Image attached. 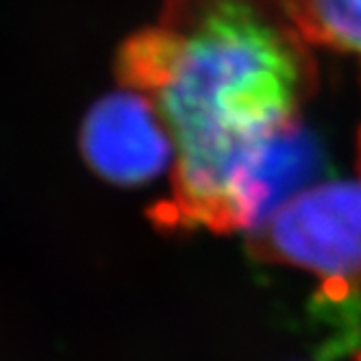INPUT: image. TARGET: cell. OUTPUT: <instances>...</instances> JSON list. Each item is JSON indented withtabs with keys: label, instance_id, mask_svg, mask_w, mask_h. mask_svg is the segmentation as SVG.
Returning a JSON list of instances; mask_svg holds the SVG:
<instances>
[{
	"label": "cell",
	"instance_id": "obj_1",
	"mask_svg": "<svg viewBox=\"0 0 361 361\" xmlns=\"http://www.w3.org/2000/svg\"><path fill=\"white\" fill-rule=\"evenodd\" d=\"M116 72L172 133L174 218L214 231L231 176L300 116L318 79L283 0H168L157 27L120 48Z\"/></svg>",
	"mask_w": 361,
	"mask_h": 361
},
{
	"label": "cell",
	"instance_id": "obj_2",
	"mask_svg": "<svg viewBox=\"0 0 361 361\" xmlns=\"http://www.w3.org/2000/svg\"><path fill=\"white\" fill-rule=\"evenodd\" d=\"M250 248L322 276V302L353 314L361 307V180H326L283 207Z\"/></svg>",
	"mask_w": 361,
	"mask_h": 361
},
{
	"label": "cell",
	"instance_id": "obj_3",
	"mask_svg": "<svg viewBox=\"0 0 361 361\" xmlns=\"http://www.w3.org/2000/svg\"><path fill=\"white\" fill-rule=\"evenodd\" d=\"M329 174L322 142L296 118L257 146L231 176L218 231L259 235L270 220Z\"/></svg>",
	"mask_w": 361,
	"mask_h": 361
},
{
	"label": "cell",
	"instance_id": "obj_4",
	"mask_svg": "<svg viewBox=\"0 0 361 361\" xmlns=\"http://www.w3.org/2000/svg\"><path fill=\"white\" fill-rule=\"evenodd\" d=\"M79 146L100 178L122 188L150 183L176 154L157 105L128 87L94 102L83 118Z\"/></svg>",
	"mask_w": 361,
	"mask_h": 361
},
{
	"label": "cell",
	"instance_id": "obj_5",
	"mask_svg": "<svg viewBox=\"0 0 361 361\" xmlns=\"http://www.w3.org/2000/svg\"><path fill=\"white\" fill-rule=\"evenodd\" d=\"M309 44L361 55V0H283Z\"/></svg>",
	"mask_w": 361,
	"mask_h": 361
}]
</instances>
